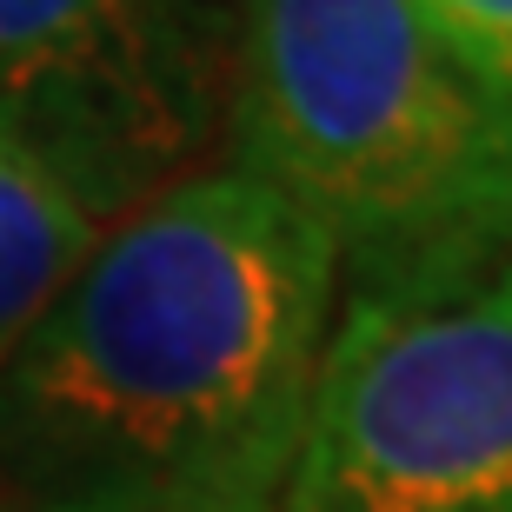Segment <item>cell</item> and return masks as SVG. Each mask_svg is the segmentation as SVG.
Here are the masks:
<instances>
[{
	"label": "cell",
	"mask_w": 512,
	"mask_h": 512,
	"mask_svg": "<svg viewBox=\"0 0 512 512\" xmlns=\"http://www.w3.org/2000/svg\"><path fill=\"white\" fill-rule=\"evenodd\" d=\"M233 0H0V140L114 227L220 167Z\"/></svg>",
	"instance_id": "277c9868"
},
{
	"label": "cell",
	"mask_w": 512,
	"mask_h": 512,
	"mask_svg": "<svg viewBox=\"0 0 512 512\" xmlns=\"http://www.w3.org/2000/svg\"><path fill=\"white\" fill-rule=\"evenodd\" d=\"M499 253L512 260V200H506V233H499Z\"/></svg>",
	"instance_id": "52a82bcc"
},
{
	"label": "cell",
	"mask_w": 512,
	"mask_h": 512,
	"mask_svg": "<svg viewBox=\"0 0 512 512\" xmlns=\"http://www.w3.org/2000/svg\"><path fill=\"white\" fill-rule=\"evenodd\" d=\"M340 320V247L207 167L100 227L0 360V512H273Z\"/></svg>",
	"instance_id": "6da1fadb"
},
{
	"label": "cell",
	"mask_w": 512,
	"mask_h": 512,
	"mask_svg": "<svg viewBox=\"0 0 512 512\" xmlns=\"http://www.w3.org/2000/svg\"><path fill=\"white\" fill-rule=\"evenodd\" d=\"M100 220L0 140V360L34 326V313L60 293V280L87 260Z\"/></svg>",
	"instance_id": "5b68a950"
},
{
	"label": "cell",
	"mask_w": 512,
	"mask_h": 512,
	"mask_svg": "<svg viewBox=\"0 0 512 512\" xmlns=\"http://www.w3.org/2000/svg\"><path fill=\"white\" fill-rule=\"evenodd\" d=\"M453 60L512 114V0H413Z\"/></svg>",
	"instance_id": "8992f818"
},
{
	"label": "cell",
	"mask_w": 512,
	"mask_h": 512,
	"mask_svg": "<svg viewBox=\"0 0 512 512\" xmlns=\"http://www.w3.org/2000/svg\"><path fill=\"white\" fill-rule=\"evenodd\" d=\"M273 512H512V260L340 286Z\"/></svg>",
	"instance_id": "3957f363"
},
{
	"label": "cell",
	"mask_w": 512,
	"mask_h": 512,
	"mask_svg": "<svg viewBox=\"0 0 512 512\" xmlns=\"http://www.w3.org/2000/svg\"><path fill=\"white\" fill-rule=\"evenodd\" d=\"M220 167L340 247V286L499 253L512 114L413 0H233Z\"/></svg>",
	"instance_id": "7a4b0ae2"
}]
</instances>
